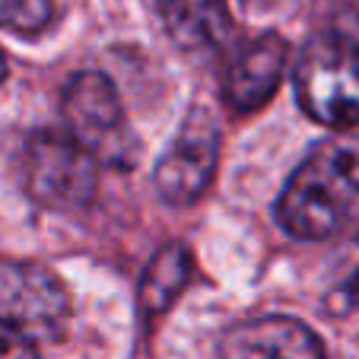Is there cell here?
<instances>
[{"instance_id":"obj_1","label":"cell","mask_w":359,"mask_h":359,"mask_svg":"<svg viewBox=\"0 0 359 359\" xmlns=\"http://www.w3.org/2000/svg\"><path fill=\"white\" fill-rule=\"evenodd\" d=\"M359 217V130L327 137L299 163L277 201L292 238L321 242Z\"/></svg>"},{"instance_id":"obj_2","label":"cell","mask_w":359,"mask_h":359,"mask_svg":"<svg viewBox=\"0 0 359 359\" xmlns=\"http://www.w3.org/2000/svg\"><path fill=\"white\" fill-rule=\"evenodd\" d=\"M296 99L309 118L334 130H359V45L321 32L305 41L292 74Z\"/></svg>"},{"instance_id":"obj_3","label":"cell","mask_w":359,"mask_h":359,"mask_svg":"<svg viewBox=\"0 0 359 359\" xmlns=\"http://www.w3.org/2000/svg\"><path fill=\"white\" fill-rule=\"evenodd\" d=\"M99 159L57 128H41L26 140V191L51 210H83L99 194Z\"/></svg>"},{"instance_id":"obj_4","label":"cell","mask_w":359,"mask_h":359,"mask_svg":"<svg viewBox=\"0 0 359 359\" xmlns=\"http://www.w3.org/2000/svg\"><path fill=\"white\" fill-rule=\"evenodd\" d=\"M67 134L99 159V165H130V130L115 83L105 74L83 70L64 86L61 102Z\"/></svg>"},{"instance_id":"obj_5","label":"cell","mask_w":359,"mask_h":359,"mask_svg":"<svg viewBox=\"0 0 359 359\" xmlns=\"http://www.w3.org/2000/svg\"><path fill=\"white\" fill-rule=\"evenodd\" d=\"M219 163V124L207 109L194 105L184 115L175 140L163 153L153 172L156 194L165 203L188 207L201 201L203 191L210 188L213 172Z\"/></svg>"},{"instance_id":"obj_6","label":"cell","mask_w":359,"mask_h":359,"mask_svg":"<svg viewBox=\"0 0 359 359\" xmlns=\"http://www.w3.org/2000/svg\"><path fill=\"white\" fill-rule=\"evenodd\" d=\"M70 312L67 290L45 267L22 264L10 267L0 277V318L20 327L22 334H48L55 337Z\"/></svg>"},{"instance_id":"obj_7","label":"cell","mask_w":359,"mask_h":359,"mask_svg":"<svg viewBox=\"0 0 359 359\" xmlns=\"http://www.w3.org/2000/svg\"><path fill=\"white\" fill-rule=\"evenodd\" d=\"M286 57H290V45L277 32H264L238 45L226 61L219 80L223 102L236 111H255L267 105L283 80Z\"/></svg>"},{"instance_id":"obj_8","label":"cell","mask_w":359,"mask_h":359,"mask_svg":"<svg viewBox=\"0 0 359 359\" xmlns=\"http://www.w3.org/2000/svg\"><path fill=\"white\" fill-rule=\"evenodd\" d=\"M223 359H325V344L290 315H264L229 327L219 344Z\"/></svg>"},{"instance_id":"obj_9","label":"cell","mask_w":359,"mask_h":359,"mask_svg":"<svg viewBox=\"0 0 359 359\" xmlns=\"http://www.w3.org/2000/svg\"><path fill=\"white\" fill-rule=\"evenodd\" d=\"M163 26L182 51H217L232 39L226 0H156Z\"/></svg>"},{"instance_id":"obj_10","label":"cell","mask_w":359,"mask_h":359,"mask_svg":"<svg viewBox=\"0 0 359 359\" xmlns=\"http://www.w3.org/2000/svg\"><path fill=\"white\" fill-rule=\"evenodd\" d=\"M191 273H194V258H191L188 245L172 242L165 248H159L140 277V290H137L140 312L149 315V318L169 312L172 302L184 292Z\"/></svg>"},{"instance_id":"obj_11","label":"cell","mask_w":359,"mask_h":359,"mask_svg":"<svg viewBox=\"0 0 359 359\" xmlns=\"http://www.w3.org/2000/svg\"><path fill=\"white\" fill-rule=\"evenodd\" d=\"M55 0H0V29L32 35L51 22Z\"/></svg>"},{"instance_id":"obj_12","label":"cell","mask_w":359,"mask_h":359,"mask_svg":"<svg viewBox=\"0 0 359 359\" xmlns=\"http://www.w3.org/2000/svg\"><path fill=\"white\" fill-rule=\"evenodd\" d=\"M0 359H41V356L29 334H22L20 327L0 318Z\"/></svg>"},{"instance_id":"obj_13","label":"cell","mask_w":359,"mask_h":359,"mask_svg":"<svg viewBox=\"0 0 359 359\" xmlns=\"http://www.w3.org/2000/svg\"><path fill=\"white\" fill-rule=\"evenodd\" d=\"M346 290H350V299L359 305V267L353 271V277H350V283H346Z\"/></svg>"},{"instance_id":"obj_14","label":"cell","mask_w":359,"mask_h":359,"mask_svg":"<svg viewBox=\"0 0 359 359\" xmlns=\"http://www.w3.org/2000/svg\"><path fill=\"white\" fill-rule=\"evenodd\" d=\"M4 80H7V57L0 51V86H4Z\"/></svg>"},{"instance_id":"obj_15","label":"cell","mask_w":359,"mask_h":359,"mask_svg":"<svg viewBox=\"0 0 359 359\" xmlns=\"http://www.w3.org/2000/svg\"><path fill=\"white\" fill-rule=\"evenodd\" d=\"M248 4H261V0H248Z\"/></svg>"}]
</instances>
